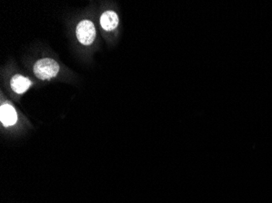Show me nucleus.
<instances>
[{"mask_svg": "<svg viewBox=\"0 0 272 203\" xmlns=\"http://www.w3.org/2000/svg\"><path fill=\"white\" fill-rule=\"evenodd\" d=\"M59 70L60 67L57 62L49 58L39 59L34 66V73L36 77L43 81L56 77Z\"/></svg>", "mask_w": 272, "mask_h": 203, "instance_id": "1", "label": "nucleus"}, {"mask_svg": "<svg viewBox=\"0 0 272 203\" xmlns=\"http://www.w3.org/2000/svg\"><path fill=\"white\" fill-rule=\"evenodd\" d=\"M76 33L78 41L86 46L92 44L97 35L94 24L90 21H81L77 26Z\"/></svg>", "mask_w": 272, "mask_h": 203, "instance_id": "2", "label": "nucleus"}, {"mask_svg": "<svg viewBox=\"0 0 272 203\" xmlns=\"http://www.w3.org/2000/svg\"><path fill=\"white\" fill-rule=\"evenodd\" d=\"M118 17L113 11L103 12L101 17V25L103 29L107 31L113 30L118 26Z\"/></svg>", "mask_w": 272, "mask_h": 203, "instance_id": "4", "label": "nucleus"}, {"mask_svg": "<svg viewBox=\"0 0 272 203\" xmlns=\"http://www.w3.org/2000/svg\"><path fill=\"white\" fill-rule=\"evenodd\" d=\"M0 120L5 126H11L16 124L17 115L14 108L9 104L2 105L0 109Z\"/></svg>", "mask_w": 272, "mask_h": 203, "instance_id": "3", "label": "nucleus"}, {"mask_svg": "<svg viewBox=\"0 0 272 203\" xmlns=\"http://www.w3.org/2000/svg\"><path fill=\"white\" fill-rule=\"evenodd\" d=\"M31 86V81L21 75H15L11 80V87L12 90L17 93H25Z\"/></svg>", "mask_w": 272, "mask_h": 203, "instance_id": "5", "label": "nucleus"}]
</instances>
